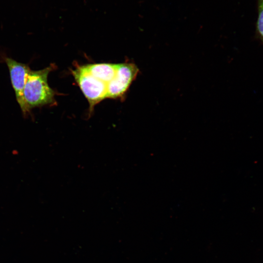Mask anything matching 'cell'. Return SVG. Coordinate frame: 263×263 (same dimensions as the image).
<instances>
[{"label": "cell", "mask_w": 263, "mask_h": 263, "mask_svg": "<svg viewBox=\"0 0 263 263\" xmlns=\"http://www.w3.org/2000/svg\"><path fill=\"white\" fill-rule=\"evenodd\" d=\"M55 68V65L52 64L43 69L30 71L23 91L25 102L30 111L56 103V92L48 83V75Z\"/></svg>", "instance_id": "6da1fadb"}, {"label": "cell", "mask_w": 263, "mask_h": 263, "mask_svg": "<svg viewBox=\"0 0 263 263\" xmlns=\"http://www.w3.org/2000/svg\"><path fill=\"white\" fill-rule=\"evenodd\" d=\"M72 73L87 99L92 112L96 104L107 98V84L91 75L83 65H77Z\"/></svg>", "instance_id": "7a4b0ae2"}, {"label": "cell", "mask_w": 263, "mask_h": 263, "mask_svg": "<svg viewBox=\"0 0 263 263\" xmlns=\"http://www.w3.org/2000/svg\"><path fill=\"white\" fill-rule=\"evenodd\" d=\"M139 72L137 66L132 63L117 64L114 76L107 84V98L123 97Z\"/></svg>", "instance_id": "3957f363"}, {"label": "cell", "mask_w": 263, "mask_h": 263, "mask_svg": "<svg viewBox=\"0 0 263 263\" xmlns=\"http://www.w3.org/2000/svg\"><path fill=\"white\" fill-rule=\"evenodd\" d=\"M4 61L9 69L17 101L24 116L27 117L31 114V111L25 102L23 91L28 75L31 70L27 64L19 62L9 57H5Z\"/></svg>", "instance_id": "277c9868"}, {"label": "cell", "mask_w": 263, "mask_h": 263, "mask_svg": "<svg viewBox=\"0 0 263 263\" xmlns=\"http://www.w3.org/2000/svg\"><path fill=\"white\" fill-rule=\"evenodd\" d=\"M117 64L100 63L84 65L85 70L91 75L108 84L115 75Z\"/></svg>", "instance_id": "5b68a950"}, {"label": "cell", "mask_w": 263, "mask_h": 263, "mask_svg": "<svg viewBox=\"0 0 263 263\" xmlns=\"http://www.w3.org/2000/svg\"><path fill=\"white\" fill-rule=\"evenodd\" d=\"M258 18L256 26L257 38L263 44V0H257Z\"/></svg>", "instance_id": "8992f818"}]
</instances>
